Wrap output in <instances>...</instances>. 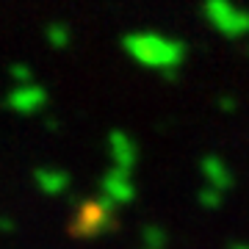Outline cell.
I'll use <instances>...</instances> for the list:
<instances>
[{
  "instance_id": "obj_8",
  "label": "cell",
  "mask_w": 249,
  "mask_h": 249,
  "mask_svg": "<svg viewBox=\"0 0 249 249\" xmlns=\"http://www.w3.org/2000/svg\"><path fill=\"white\" fill-rule=\"evenodd\" d=\"M34 186L42 191L45 196H61L70 191L72 186V178L70 172L64 169H55V166H42V169L34 172Z\"/></svg>"
},
{
  "instance_id": "obj_6",
  "label": "cell",
  "mask_w": 249,
  "mask_h": 249,
  "mask_svg": "<svg viewBox=\"0 0 249 249\" xmlns=\"http://www.w3.org/2000/svg\"><path fill=\"white\" fill-rule=\"evenodd\" d=\"M108 155L114 169L133 172L139 163V144L124 133V130H111L108 133Z\"/></svg>"
},
{
  "instance_id": "obj_7",
  "label": "cell",
  "mask_w": 249,
  "mask_h": 249,
  "mask_svg": "<svg viewBox=\"0 0 249 249\" xmlns=\"http://www.w3.org/2000/svg\"><path fill=\"white\" fill-rule=\"evenodd\" d=\"M199 172H202V178H205V183L211 188H216V191H222V194H227L232 188V172H230V166L224 163V158L222 155H205L202 160H199Z\"/></svg>"
},
{
  "instance_id": "obj_1",
  "label": "cell",
  "mask_w": 249,
  "mask_h": 249,
  "mask_svg": "<svg viewBox=\"0 0 249 249\" xmlns=\"http://www.w3.org/2000/svg\"><path fill=\"white\" fill-rule=\"evenodd\" d=\"M122 50L133 64L144 70L160 72L166 80L178 78V70L183 67L188 55V47L175 36L158 34V31H133L122 39Z\"/></svg>"
},
{
  "instance_id": "obj_4",
  "label": "cell",
  "mask_w": 249,
  "mask_h": 249,
  "mask_svg": "<svg viewBox=\"0 0 249 249\" xmlns=\"http://www.w3.org/2000/svg\"><path fill=\"white\" fill-rule=\"evenodd\" d=\"M139 194L136 188V180H133V172H124V169H111L103 175L100 180V196L106 199L108 205L114 208H122V205H130Z\"/></svg>"
},
{
  "instance_id": "obj_13",
  "label": "cell",
  "mask_w": 249,
  "mask_h": 249,
  "mask_svg": "<svg viewBox=\"0 0 249 249\" xmlns=\"http://www.w3.org/2000/svg\"><path fill=\"white\" fill-rule=\"evenodd\" d=\"M11 230H14V222L6 219V216H0V232H11Z\"/></svg>"
},
{
  "instance_id": "obj_3",
  "label": "cell",
  "mask_w": 249,
  "mask_h": 249,
  "mask_svg": "<svg viewBox=\"0 0 249 249\" xmlns=\"http://www.w3.org/2000/svg\"><path fill=\"white\" fill-rule=\"evenodd\" d=\"M202 14L208 25L227 39H247L249 36V11L238 6L235 0H205Z\"/></svg>"
},
{
  "instance_id": "obj_9",
  "label": "cell",
  "mask_w": 249,
  "mask_h": 249,
  "mask_svg": "<svg viewBox=\"0 0 249 249\" xmlns=\"http://www.w3.org/2000/svg\"><path fill=\"white\" fill-rule=\"evenodd\" d=\"M45 42L53 50H64V47L72 45V28L67 22H50L45 28Z\"/></svg>"
},
{
  "instance_id": "obj_11",
  "label": "cell",
  "mask_w": 249,
  "mask_h": 249,
  "mask_svg": "<svg viewBox=\"0 0 249 249\" xmlns=\"http://www.w3.org/2000/svg\"><path fill=\"white\" fill-rule=\"evenodd\" d=\"M224 196L227 194H222V191H216V188H211V186H205L202 191H199V205H205L208 211H216V208H222Z\"/></svg>"
},
{
  "instance_id": "obj_2",
  "label": "cell",
  "mask_w": 249,
  "mask_h": 249,
  "mask_svg": "<svg viewBox=\"0 0 249 249\" xmlns=\"http://www.w3.org/2000/svg\"><path fill=\"white\" fill-rule=\"evenodd\" d=\"M119 227L116 222V208L108 205L103 196H89V199H80L75 213L70 222V232L72 238H100L108 235Z\"/></svg>"
},
{
  "instance_id": "obj_5",
  "label": "cell",
  "mask_w": 249,
  "mask_h": 249,
  "mask_svg": "<svg viewBox=\"0 0 249 249\" xmlns=\"http://www.w3.org/2000/svg\"><path fill=\"white\" fill-rule=\"evenodd\" d=\"M47 100L50 94L42 83H25V86H14L6 94V108L19 116H34L47 108Z\"/></svg>"
},
{
  "instance_id": "obj_12",
  "label": "cell",
  "mask_w": 249,
  "mask_h": 249,
  "mask_svg": "<svg viewBox=\"0 0 249 249\" xmlns=\"http://www.w3.org/2000/svg\"><path fill=\"white\" fill-rule=\"evenodd\" d=\"M9 75H11V80H14L17 86L36 83V80H34V70H31L28 64H11V67H9Z\"/></svg>"
},
{
  "instance_id": "obj_14",
  "label": "cell",
  "mask_w": 249,
  "mask_h": 249,
  "mask_svg": "<svg viewBox=\"0 0 249 249\" xmlns=\"http://www.w3.org/2000/svg\"><path fill=\"white\" fill-rule=\"evenodd\" d=\"M219 108H222V111H232V108H235V103H232V100H227V97H222V100H219Z\"/></svg>"
},
{
  "instance_id": "obj_15",
  "label": "cell",
  "mask_w": 249,
  "mask_h": 249,
  "mask_svg": "<svg viewBox=\"0 0 249 249\" xmlns=\"http://www.w3.org/2000/svg\"><path fill=\"white\" fill-rule=\"evenodd\" d=\"M227 249H249V244H244V241H235V244H230Z\"/></svg>"
},
{
  "instance_id": "obj_10",
  "label": "cell",
  "mask_w": 249,
  "mask_h": 249,
  "mask_svg": "<svg viewBox=\"0 0 249 249\" xmlns=\"http://www.w3.org/2000/svg\"><path fill=\"white\" fill-rule=\"evenodd\" d=\"M139 249H166V230L158 224H147L142 230V244Z\"/></svg>"
}]
</instances>
